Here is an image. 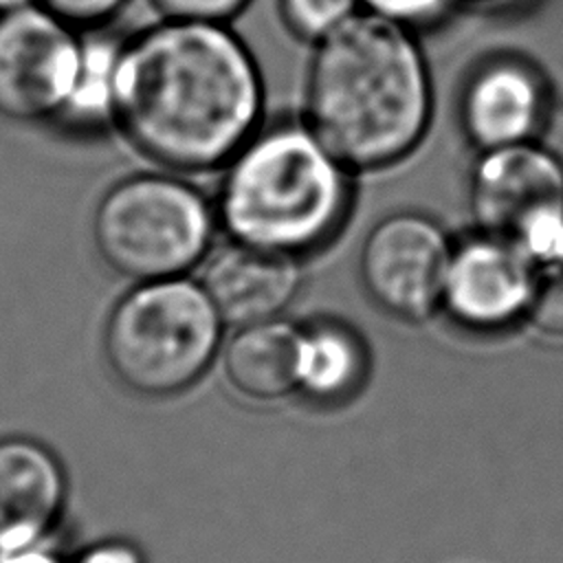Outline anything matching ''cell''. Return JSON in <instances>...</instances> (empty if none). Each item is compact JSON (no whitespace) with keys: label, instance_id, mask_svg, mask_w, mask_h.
I'll list each match as a JSON object with an SVG mask.
<instances>
[{"label":"cell","instance_id":"6da1fadb","mask_svg":"<svg viewBox=\"0 0 563 563\" xmlns=\"http://www.w3.org/2000/svg\"><path fill=\"white\" fill-rule=\"evenodd\" d=\"M262 123V70L227 22L163 18L123 42L114 125L161 169H222Z\"/></svg>","mask_w":563,"mask_h":563},{"label":"cell","instance_id":"7a4b0ae2","mask_svg":"<svg viewBox=\"0 0 563 563\" xmlns=\"http://www.w3.org/2000/svg\"><path fill=\"white\" fill-rule=\"evenodd\" d=\"M433 114V84L416 31L358 11L312 48L303 123L350 169L407 158Z\"/></svg>","mask_w":563,"mask_h":563},{"label":"cell","instance_id":"3957f363","mask_svg":"<svg viewBox=\"0 0 563 563\" xmlns=\"http://www.w3.org/2000/svg\"><path fill=\"white\" fill-rule=\"evenodd\" d=\"M352 174L303 119L262 123L222 167L218 227L227 240L301 260L343 229Z\"/></svg>","mask_w":563,"mask_h":563},{"label":"cell","instance_id":"277c9868","mask_svg":"<svg viewBox=\"0 0 563 563\" xmlns=\"http://www.w3.org/2000/svg\"><path fill=\"white\" fill-rule=\"evenodd\" d=\"M222 319L189 275L134 284L112 308L103 347L117 378L143 396L191 387L222 343Z\"/></svg>","mask_w":563,"mask_h":563},{"label":"cell","instance_id":"5b68a950","mask_svg":"<svg viewBox=\"0 0 563 563\" xmlns=\"http://www.w3.org/2000/svg\"><path fill=\"white\" fill-rule=\"evenodd\" d=\"M213 202L176 172L114 183L92 213V242L117 275L134 284L196 271L218 231Z\"/></svg>","mask_w":563,"mask_h":563},{"label":"cell","instance_id":"8992f818","mask_svg":"<svg viewBox=\"0 0 563 563\" xmlns=\"http://www.w3.org/2000/svg\"><path fill=\"white\" fill-rule=\"evenodd\" d=\"M453 240L444 227L420 211L380 218L365 235L358 277L367 297L394 319L420 323L442 306Z\"/></svg>","mask_w":563,"mask_h":563},{"label":"cell","instance_id":"52a82bcc","mask_svg":"<svg viewBox=\"0 0 563 563\" xmlns=\"http://www.w3.org/2000/svg\"><path fill=\"white\" fill-rule=\"evenodd\" d=\"M81 40L40 4L0 13V117L13 123L59 119L75 88Z\"/></svg>","mask_w":563,"mask_h":563},{"label":"cell","instance_id":"ba28073f","mask_svg":"<svg viewBox=\"0 0 563 563\" xmlns=\"http://www.w3.org/2000/svg\"><path fill=\"white\" fill-rule=\"evenodd\" d=\"M475 231L523 251L563 216V163L537 141L479 152L468 176Z\"/></svg>","mask_w":563,"mask_h":563},{"label":"cell","instance_id":"9c48e42d","mask_svg":"<svg viewBox=\"0 0 563 563\" xmlns=\"http://www.w3.org/2000/svg\"><path fill=\"white\" fill-rule=\"evenodd\" d=\"M537 275L517 242L475 231L453 244L440 310L468 332L508 330L526 319Z\"/></svg>","mask_w":563,"mask_h":563},{"label":"cell","instance_id":"30bf717a","mask_svg":"<svg viewBox=\"0 0 563 563\" xmlns=\"http://www.w3.org/2000/svg\"><path fill=\"white\" fill-rule=\"evenodd\" d=\"M548 86L523 57L501 53L466 77L457 114L462 132L479 150L534 141L548 114Z\"/></svg>","mask_w":563,"mask_h":563},{"label":"cell","instance_id":"8fae6325","mask_svg":"<svg viewBox=\"0 0 563 563\" xmlns=\"http://www.w3.org/2000/svg\"><path fill=\"white\" fill-rule=\"evenodd\" d=\"M198 282L222 323L238 330L277 319L292 303L301 286V264L297 257L229 240L209 251Z\"/></svg>","mask_w":563,"mask_h":563},{"label":"cell","instance_id":"7c38bea8","mask_svg":"<svg viewBox=\"0 0 563 563\" xmlns=\"http://www.w3.org/2000/svg\"><path fill=\"white\" fill-rule=\"evenodd\" d=\"M62 493L59 466L42 446L0 442V554L33 545L57 515Z\"/></svg>","mask_w":563,"mask_h":563},{"label":"cell","instance_id":"4fadbf2b","mask_svg":"<svg viewBox=\"0 0 563 563\" xmlns=\"http://www.w3.org/2000/svg\"><path fill=\"white\" fill-rule=\"evenodd\" d=\"M224 376L244 398L268 402L299 389L301 328L271 319L238 328L222 354Z\"/></svg>","mask_w":563,"mask_h":563},{"label":"cell","instance_id":"5bb4252c","mask_svg":"<svg viewBox=\"0 0 563 563\" xmlns=\"http://www.w3.org/2000/svg\"><path fill=\"white\" fill-rule=\"evenodd\" d=\"M367 372L361 336L339 321H317L301 328L299 389L317 402H339L352 396Z\"/></svg>","mask_w":563,"mask_h":563},{"label":"cell","instance_id":"9a60e30c","mask_svg":"<svg viewBox=\"0 0 563 563\" xmlns=\"http://www.w3.org/2000/svg\"><path fill=\"white\" fill-rule=\"evenodd\" d=\"M121 46L123 42L106 35L81 40V62L75 88L57 121L75 130H97L114 123Z\"/></svg>","mask_w":563,"mask_h":563},{"label":"cell","instance_id":"2e32d148","mask_svg":"<svg viewBox=\"0 0 563 563\" xmlns=\"http://www.w3.org/2000/svg\"><path fill=\"white\" fill-rule=\"evenodd\" d=\"M358 11V0H279L286 29L310 44L323 40Z\"/></svg>","mask_w":563,"mask_h":563},{"label":"cell","instance_id":"e0dca14e","mask_svg":"<svg viewBox=\"0 0 563 563\" xmlns=\"http://www.w3.org/2000/svg\"><path fill=\"white\" fill-rule=\"evenodd\" d=\"M526 321L545 336L563 339V268H539Z\"/></svg>","mask_w":563,"mask_h":563},{"label":"cell","instance_id":"ac0fdd59","mask_svg":"<svg viewBox=\"0 0 563 563\" xmlns=\"http://www.w3.org/2000/svg\"><path fill=\"white\" fill-rule=\"evenodd\" d=\"M460 0H358L361 9L411 31L442 22Z\"/></svg>","mask_w":563,"mask_h":563},{"label":"cell","instance_id":"d6986e66","mask_svg":"<svg viewBox=\"0 0 563 563\" xmlns=\"http://www.w3.org/2000/svg\"><path fill=\"white\" fill-rule=\"evenodd\" d=\"M154 9L169 20L227 22L235 18L251 0H150Z\"/></svg>","mask_w":563,"mask_h":563},{"label":"cell","instance_id":"ffe728a7","mask_svg":"<svg viewBox=\"0 0 563 563\" xmlns=\"http://www.w3.org/2000/svg\"><path fill=\"white\" fill-rule=\"evenodd\" d=\"M128 0H35L70 26H97L117 15Z\"/></svg>","mask_w":563,"mask_h":563},{"label":"cell","instance_id":"44dd1931","mask_svg":"<svg viewBox=\"0 0 563 563\" xmlns=\"http://www.w3.org/2000/svg\"><path fill=\"white\" fill-rule=\"evenodd\" d=\"M526 253L539 268H563V216L541 233Z\"/></svg>","mask_w":563,"mask_h":563},{"label":"cell","instance_id":"7402d4cb","mask_svg":"<svg viewBox=\"0 0 563 563\" xmlns=\"http://www.w3.org/2000/svg\"><path fill=\"white\" fill-rule=\"evenodd\" d=\"M77 563H143V556L130 543L110 541L90 548Z\"/></svg>","mask_w":563,"mask_h":563},{"label":"cell","instance_id":"603a6c76","mask_svg":"<svg viewBox=\"0 0 563 563\" xmlns=\"http://www.w3.org/2000/svg\"><path fill=\"white\" fill-rule=\"evenodd\" d=\"M0 563H62V561L48 552H40L33 545H29L15 552L0 554Z\"/></svg>","mask_w":563,"mask_h":563},{"label":"cell","instance_id":"cb8c5ba5","mask_svg":"<svg viewBox=\"0 0 563 563\" xmlns=\"http://www.w3.org/2000/svg\"><path fill=\"white\" fill-rule=\"evenodd\" d=\"M31 4H35V0H0V13L24 9V7H31Z\"/></svg>","mask_w":563,"mask_h":563},{"label":"cell","instance_id":"d4e9b609","mask_svg":"<svg viewBox=\"0 0 563 563\" xmlns=\"http://www.w3.org/2000/svg\"><path fill=\"white\" fill-rule=\"evenodd\" d=\"M471 2H477V4H484V7H504V4H510L515 0H471Z\"/></svg>","mask_w":563,"mask_h":563}]
</instances>
